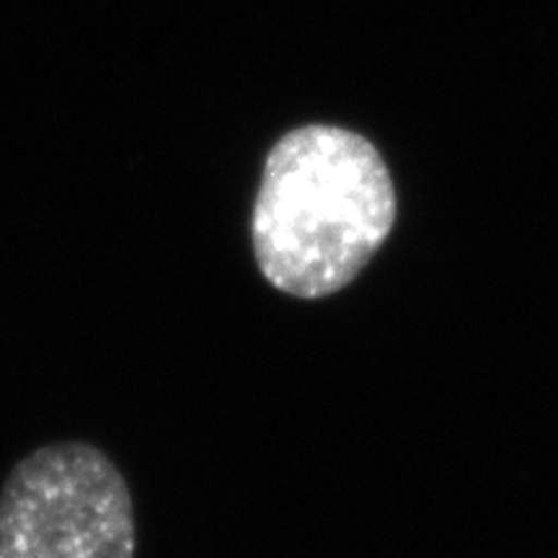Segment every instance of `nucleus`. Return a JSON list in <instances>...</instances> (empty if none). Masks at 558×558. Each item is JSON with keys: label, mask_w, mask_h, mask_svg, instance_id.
<instances>
[{"label": "nucleus", "mask_w": 558, "mask_h": 558, "mask_svg": "<svg viewBox=\"0 0 558 558\" xmlns=\"http://www.w3.org/2000/svg\"><path fill=\"white\" fill-rule=\"evenodd\" d=\"M393 222V179L378 148L352 130L305 124L269 150L251 241L269 284L318 300L357 279Z\"/></svg>", "instance_id": "1"}, {"label": "nucleus", "mask_w": 558, "mask_h": 558, "mask_svg": "<svg viewBox=\"0 0 558 558\" xmlns=\"http://www.w3.org/2000/svg\"><path fill=\"white\" fill-rule=\"evenodd\" d=\"M135 548L128 481L94 445L34 450L0 488V558H135Z\"/></svg>", "instance_id": "2"}]
</instances>
